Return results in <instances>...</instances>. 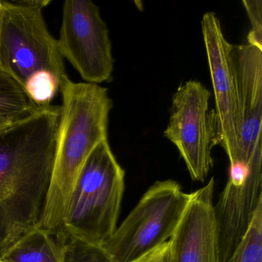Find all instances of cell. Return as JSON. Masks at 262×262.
Masks as SVG:
<instances>
[{
    "instance_id": "obj_11",
    "label": "cell",
    "mask_w": 262,
    "mask_h": 262,
    "mask_svg": "<svg viewBox=\"0 0 262 262\" xmlns=\"http://www.w3.org/2000/svg\"><path fill=\"white\" fill-rule=\"evenodd\" d=\"M214 190L211 178L190 194L183 215L168 241L169 262H219Z\"/></svg>"
},
{
    "instance_id": "obj_7",
    "label": "cell",
    "mask_w": 262,
    "mask_h": 262,
    "mask_svg": "<svg viewBox=\"0 0 262 262\" xmlns=\"http://www.w3.org/2000/svg\"><path fill=\"white\" fill-rule=\"evenodd\" d=\"M57 39L59 52L86 83L113 79L115 59L110 31L90 0H66Z\"/></svg>"
},
{
    "instance_id": "obj_15",
    "label": "cell",
    "mask_w": 262,
    "mask_h": 262,
    "mask_svg": "<svg viewBox=\"0 0 262 262\" xmlns=\"http://www.w3.org/2000/svg\"><path fill=\"white\" fill-rule=\"evenodd\" d=\"M62 234V262H116L102 245L88 243Z\"/></svg>"
},
{
    "instance_id": "obj_17",
    "label": "cell",
    "mask_w": 262,
    "mask_h": 262,
    "mask_svg": "<svg viewBox=\"0 0 262 262\" xmlns=\"http://www.w3.org/2000/svg\"><path fill=\"white\" fill-rule=\"evenodd\" d=\"M244 7L251 23L248 43L262 49V1L243 0Z\"/></svg>"
},
{
    "instance_id": "obj_6",
    "label": "cell",
    "mask_w": 262,
    "mask_h": 262,
    "mask_svg": "<svg viewBox=\"0 0 262 262\" xmlns=\"http://www.w3.org/2000/svg\"><path fill=\"white\" fill-rule=\"evenodd\" d=\"M209 90L197 80L182 84L172 96L171 115L164 136L174 144L192 180L204 182L217 145V118L209 110Z\"/></svg>"
},
{
    "instance_id": "obj_4",
    "label": "cell",
    "mask_w": 262,
    "mask_h": 262,
    "mask_svg": "<svg viewBox=\"0 0 262 262\" xmlns=\"http://www.w3.org/2000/svg\"><path fill=\"white\" fill-rule=\"evenodd\" d=\"M50 4L48 0H0V72L23 90L39 72H50L60 81L67 75L57 39L43 16Z\"/></svg>"
},
{
    "instance_id": "obj_12",
    "label": "cell",
    "mask_w": 262,
    "mask_h": 262,
    "mask_svg": "<svg viewBox=\"0 0 262 262\" xmlns=\"http://www.w3.org/2000/svg\"><path fill=\"white\" fill-rule=\"evenodd\" d=\"M62 233L39 227L24 234L0 256L4 262H62Z\"/></svg>"
},
{
    "instance_id": "obj_16",
    "label": "cell",
    "mask_w": 262,
    "mask_h": 262,
    "mask_svg": "<svg viewBox=\"0 0 262 262\" xmlns=\"http://www.w3.org/2000/svg\"><path fill=\"white\" fill-rule=\"evenodd\" d=\"M60 82L53 73L39 72L27 81L24 90L36 106H48L59 93Z\"/></svg>"
},
{
    "instance_id": "obj_13",
    "label": "cell",
    "mask_w": 262,
    "mask_h": 262,
    "mask_svg": "<svg viewBox=\"0 0 262 262\" xmlns=\"http://www.w3.org/2000/svg\"><path fill=\"white\" fill-rule=\"evenodd\" d=\"M37 108L17 82L0 72V116L27 117Z\"/></svg>"
},
{
    "instance_id": "obj_5",
    "label": "cell",
    "mask_w": 262,
    "mask_h": 262,
    "mask_svg": "<svg viewBox=\"0 0 262 262\" xmlns=\"http://www.w3.org/2000/svg\"><path fill=\"white\" fill-rule=\"evenodd\" d=\"M176 181H157L102 247L116 262H138L171 237L189 201Z\"/></svg>"
},
{
    "instance_id": "obj_8",
    "label": "cell",
    "mask_w": 262,
    "mask_h": 262,
    "mask_svg": "<svg viewBox=\"0 0 262 262\" xmlns=\"http://www.w3.org/2000/svg\"><path fill=\"white\" fill-rule=\"evenodd\" d=\"M201 24L215 102L217 145L234 165L238 162L242 118L232 44L225 39L215 13H205Z\"/></svg>"
},
{
    "instance_id": "obj_20",
    "label": "cell",
    "mask_w": 262,
    "mask_h": 262,
    "mask_svg": "<svg viewBox=\"0 0 262 262\" xmlns=\"http://www.w3.org/2000/svg\"><path fill=\"white\" fill-rule=\"evenodd\" d=\"M0 262H4V261H3V260H1V259H0Z\"/></svg>"
},
{
    "instance_id": "obj_3",
    "label": "cell",
    "mask_w": 262,
    "mask_h": 262,
    "mask_svg": "<svg viewBox=\"0 0 262 262\" xmlns=\"http://www.w3.org/2000/svg\"><path fill=\"white\" fill-rule=\"evenodd\" d=\"M124 191L125 171L103 141L87 159L57 231L103 245L117 228Z\"/></svg>"
},
{
    "instance_id": "obj_19",
    "label": "cell",
    "mask_w": 262,
    "mask_h": 262,
    "mask_svg": "<svg viewBox=\"0 0 262 262\" xmlns=\"http://www.w3.org/2000/svg\"><path fill=\"white\" fill-rule=\"evenodd\" d=\"M25 118V117H24ZM23 118L6 117V116H0V134L4 133L6 130L8 129L10 127L13 126L18 121L22 119Z\"/></svg>"
},
{
    "instance_id": "obj_2",
    "label": "cell",
    "mask_w": 262,
    "mask_h": 262,
    "mask_svg": "<svg viewBox=\"0 0 262 262\" xmlns=\"http://www.w3.org/2000/svg\"><path fill=\"white\" fill-rule=\"evenodd\" d=\"M62 104L58 122L50 186L39 228L57 231L67 212L81 171L93 150L108 140L113 102L108 89L62 78Z\"/></svg>"
},
{
    "instance_id": "obj_10",
    "label": "cell",
    "mask_w": 262,
    "mask_h": 262,
    "mask_svg": "<svg viewBox=\"0 0 262 262\" xmlns=\"http://www.w3.org/2000/svg\"><path fill=\"white\" fill-rule=\"evenodd\" d=\"M231 53L242 118L237 163L262 165V49L249 43L232 45Z\"/></svg>"
},
{
    "instance_id": "obj_9",
    "label": "cell",
    "mask_w": 262,
    "mask_h": 262,
    "mask_svg": "<svg viewBox=\"0 0 262 262\" xmlns=\"http://www.w3.org/2000/svg\"><path fill=\"white\" fill-rule=\"evenodd\" d=\"M262 205V168L230 165L228 182L214 205L219 262H227Z\"/></svg>"
},
{
    "instance_id": "obj_1",
    "label": "cell",
    "mask_w": 262,
    "mask_h": 262,
    "mask_svg": "<svg viewBox=\"0 0 262 262\" xmlns=\"http://www.w3.org/2000/svg\"><path fill=\"white\" fill-rule=\"evenodd\" d=\"M59 115L60 105L40 107L0 134V256L39 227Z\"/></svg>"
},
{
    "instance_id": "obj_18",
    "label": "cell",
    "mask_w": 262,
    "mask_h": 262,
    "mask_svg": "<svg viewBox=\"0 0 262 262\" xmlns=\"http://www.w3.org/2000/svg\"><path fill=\"white\" fill-rule=\"evenodd\" d=\"M138 262H169L168 242L162 244Z\"/></svg>"
},
{
    "instance_id": "obj_14",
    "label": "cell",
    "mask_w": 262,
    "mask_h": 262,
    "mask_svg": "<svg viewBox=\"0 0 262 262\" xmlns=\"http://www.w3.org/2000/svg\"><path fill=\"white\" fill-rule=\"evenodd\" d=\"M227 262H262V205L243 240Z\"/></svg>"
}]
</instances>
